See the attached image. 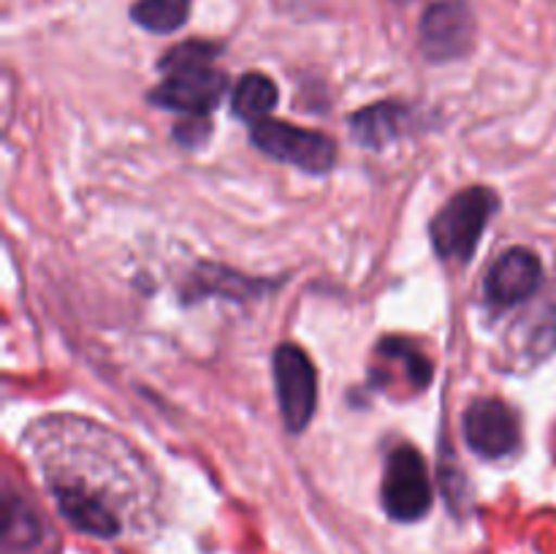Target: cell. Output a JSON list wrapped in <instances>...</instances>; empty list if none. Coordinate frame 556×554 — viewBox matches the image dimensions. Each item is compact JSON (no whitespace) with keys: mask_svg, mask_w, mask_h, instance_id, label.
<instances>
[{"mask_svg":"<svg viewBox=\"0 0 556 554\" xmlns=\"http://www.w3.org/2000/svg\"><path fill=\"white\" fill-rule=\"evenodd\" d=\"M543 282V264L532 250L510 248L486 272L483 293L497 307H514L530 299Z\"/></svg>","mask_w":556,"mask_h":554,"instance_id":"obj_8","label":"cell"},{"mask_svg":"<svg viewBox=\"0 0 556 554\" xmlns=\"http://www.w3.org/2000/svg\"><path fill=\"white\" fill-rule=\"evenodd\" d=\"M250 139L264 155L280 163L304 168L309 174H326L337 161V144L331 136L318 130L296 128L280 119H258L250 128Z\"/></svg>","mask_w":556,"mask_h":554,"instance_id":"obj_2","label":"cell"},{"mask_svg":"<svg viewBox=\"0 0 556 554\" xmlns=\"http://www.w3.org/2000/svg\"><path fill=\"white\" fill-rule=\"evenodd\" d=\"M271 369H275L282 421L291 432H302L307 429L315 413V402H318V375H315L313 362L299 345L282 342L271 358Z\"/></svg>","mask_w":556,"mask_h":554,"instance_id":"obj_4","label":"cell"},{"mask_svg":"<svg viewBox=\"0 0 556 554\" xmlns=\"http://www.w3.org/2000/svg\"><path fill=\"white\" fill-rule=\"evenodd\" d=\"M378 353L389 358V362L402 364L407 373V380H410L416 389H424V386L432 380V364H429V358L424 356L413 342L400 340V337H386V340L380 342Z\"/></svg>","mask_w":556,"mask_h":554,"instance_id":"obj_13","label":"cell"},{"mask_svg":"<svg viewBox=\"0 0 556 554\" xmlns=\"http://www.w3.org/2000/svg\"><path fill=\"white\" fill-rule=\"evenodd\" d=\"M190 16V0H136L130 5V20L150 33L179 30Z\"/></svg>","mask_w":556,"mask_h":554,"instance_id":"obj_12","label":"cell"},{"mask_svg":"<svg viewBox=\"0 0 556 554\" xmlns=\"http://www.w3.org/2000/svg\"><path fill=\"white\" fill-rule=\"evenodd\" d=\"M465 440L483 459H500L519 449V418L497 396L476 400L465 413Z\"/></svg>","mask_w":556,"mask_h":554,"instance_id":"obj_7","label":"cell"},{"mask_svg":"<svg viewBox=\"0 0 556 554\" xmlns=\"http://www.w3.org/2000/svg\"><path fill=\"white\" fill-rule=\"evenodd\" d=\"M277 85L266 74L258 71H250L233 87V114L248 123H258L266 119V114L277 106Z\"/></svg>","mask_w":556,"mask_h":554,"instance_id":"obj_11","label":"cell"},{"mask_svg":"<svg viewBox=\"0 0 556 554\" xmlns=\"http://www.w3.org/2000/svg\"><path fill=\"white\" fill-rule=\"evenodd\" d=\"M407 123H410V109L396 101L375 103V106L362 109L351 117L356 141L364 147H372V150H380L389 141L400 139L407 130Z\"/></svg>","mask_w":556,"mask_h":554,"instance_id":"obj_10","label":"cell"},{"mask_svg":"<svg viewBox=\"0 0 556 554\" xmlns=\"http://www.w3.org/2000/svg\"><path fill=\"white\" fill-rule=\"evenodd\" d=\"M217 52H220V47L212 41H185L163 54L161 71H166V74H177V71L206 68V65L217 58Z\"/></svg>","mask_w":556,"mask_h":554,"instance_id":"obj_14","label":"cell"},{"mask_svg":"<svg viewBox=\"0 0 556 554\" xmlns=\"http://www.w3.org/2000/svg\"><path fill=\"white\" fill-rule=\"evenodd\" d=\"M206 136H210V123L206 119H199V123H179L177 128V139L185 141L188 147L201 144Z\"/></svg>","mask_w":556,"mask_h":554,"instance_id":"obj_15","label":"cell"},{"mask_svg":"<svg viewBox=\"0 0 556 554\" xmlns=\"http://www.w3.org/2000/svg\"><path fill=\"white\" fill-rule=\"evenodd\" d=\"M54 500H58L60 514L79 532L96 538H114L123 530L117 514L87 489L74 487V483H60V487H54Z\"/></svg>","mask_w":556,"mask_h":554,"instance_id":"obj_9","label":"cell"},{"mask_svg":"<svg viewBox=\"0 0 556 554\" xmlns=\"http://www.w3.org/2000/svg\"><path fill=\"white\" fill-rule=\"evenodd\" d=\"M500 199L494 190L467 188L456 193L438 217L432 221L429 231H432V244L438 250L440 259L456 261V264H467L476 253L478 242H481L483 231H486L489 221L497 212Z\"/></svg>","mask_w":556,"mask_h":554,"instance_id":"obj_1","label":"cell"},{"mask_svg":"<svg viewBox=\"0 0 556 554\" xmlns=\"http://www.w3.org/2000/svg\"><path fill=\"white\" fill-rule=\"evenodd\" d=\"M228 90V76L223 71L212 68H190L168 74L166 81L150 92V101L161 109L190 114V117H204L212 109L220 106L223 96Z\"/></svg>","mask_w":556,"mask_h":554,"instance_id":"obj_6","label":"cell"},{"mask_svg":"<svg viewBox=\"0 0 556 554\" xmlns=\"http://www.w3.org/2000/svg\"><path fill=\"white\" fill-rule=\"evenodd\" d=\"M400 3H407V0H400Z\"/></svg>","mask_w":556,"mask_h":554,"instance_id":"obj_16","label":"cell"},{"mask_svg":"<svg viewBox=\"0 0 556 554\" xmlns=\"http://www.w3.org/2000/svg\"><path fill=\"white\" fill-rule=\"evenodd\" d=\"M421 49L432 63L465 58L476 43V16L465 0H438L421 20Z\"/></svg>","mask_w":556,"mask_h":554,"instance_id":"obj_5","label":"cell"},{"mask_svg":"<svg viewBox=\"0 0 556 554\" xmlns=\"http://www.w3.org/2000/svg\"><path fill=\"white\" fill-rule=\"evenodd\" d=\"M383 508L396 521H418L432 508V481L424 456L413 445H400L386 459Z\"/></svg>","mask_w":556,"mask_h":554,"instance_id":"obj_3","label":"cell"}]
</instances>
